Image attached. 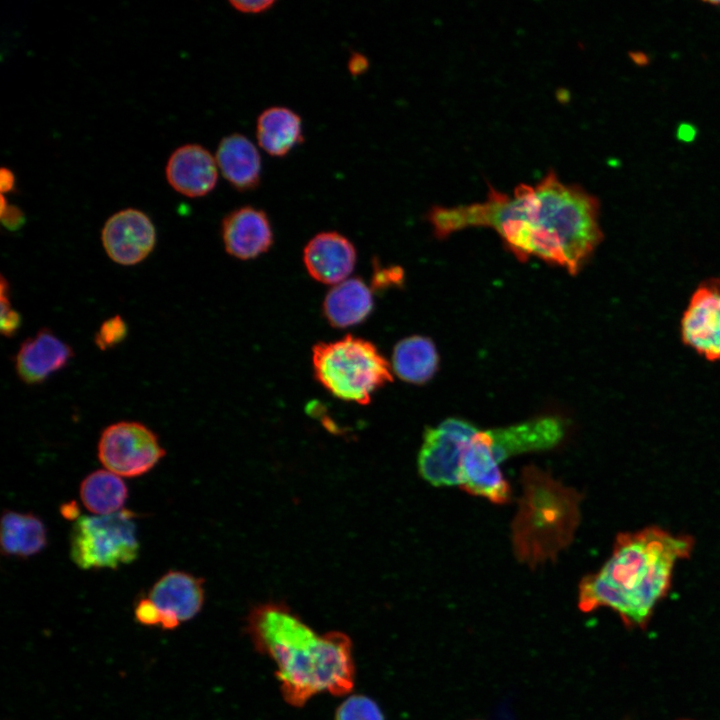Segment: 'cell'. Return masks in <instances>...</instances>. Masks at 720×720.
Instances as JSON below:
<instances>
[{
	"instance_id": "cell-1",
	"label": "cell",
	"mask_w": 720,
	"mask_h": 720,
	"mask_svg": "<svg viewBox=\"0 0 720 720\" xmlns=\"http://www.w3.org/2000/svg\"><path fill=\"white\" fill-rule=\"evenodd\" d=\"M488 187L480 202L433 206L427 220L434 234L446 238L467 228H490L519 260L537 257L570 274L580 271L602 241L598 198L563 182L553 169L511 195Z\"/></svg>"
},
{
	"instance_id": "cell-2",
	"label": "cell",
	"mask_w": 720,
	"mask_h": 720,
	"mask_svg": "<svg viewBox=\"0 0 720 720\" xmlns=\"http://www.w3.org/2000/svg\"><path fill=\"white\" fill-rule=\"evenodd\" d=\"M246 631L255 649L275 663V675L287 704L299 708L318 693L343 696L353 690V647L345 633L317 634L278 602L254 607L247 617Z\"/></svg>"
},
{
	"instance_id": "cell-3",
	"label": "cell",
	"mask_w": 720,
	"mask_h": 720,
	"mask_svg": "<svg viewBox=\"0 0 720 720\" xmlns=\"http://www.w3.org/2000/svg\"><path fill=\"white\" fill-rule=\"evenodd\" d=\"M693 547L692 537L657 526L618 534L602 567L580 581L579 609L609 608L625 626L645 627L670 590L676 564L687 559Z\"/></svg>"
},
{
	"instance_id": "cell-4",
	"label": "cell",
	"mask_w": 720,
	"mask_h": 720,
	"mask_svg": "<svg viewBox=\"0 0 720 720\" xmlns=\"http://www.w3.org/2000/svg\"><path fill=\"white\" fill-rule=\"evenodd\" d=\"M523 493L512 522L516 558L534 568L554 561L573 540L582 495L533 465L521 473Z\"/></svg>"
},
{
	"instance_id": "cell-5",
	"label": "cell",
	"mask_w": 720,
	"mask_h": 720,
	"mask_svg": "<svg viewBox=\"0 0 720 720\" xmlns=\"http://www.w3.org/2000/svg\"><path fill=\"white\" fill-rule=\"evenodd\" d=\"M312 363L315 378L329 393L361 405L393 379L392 368L377 347L351 335L316 344Z\"/></svg>"
},
{
	"instance_id": "cell-6",
	"label": "cell",
	"mask_w": 720,
	"mask_h": 720,
	"mask_svg": "<svg viewBox=\"0 0 720 720\" xmlns=\"http://www.w3.org/2000/svg\"><path fill=\"white\" fill-rule=\"evenodd\" d=\"M136 515L120 510L110 515L81 516L72 525L70 556L81 569H116L137 559Z\"/></svg>"
},
{
	"instance_id": "cell-7",
	"label": "cell",
	"mask_w": 720,
	"mask_h": 720,
	"mask_svg": "<svg viewBox=\"0 0 720 720\" xmlns=\"http://www.w3.org/2000/svg\"><path fill=\"white\" fill-rule=\"evenodd\" d=\"M479 430L460 418H447L437 427H427L418 454V470L434 486L461 484L465 450Z\"/></svg>"
},
{
	"instance_id": "cell-8",
	"label": "cell",
	"mask_w": 720,
	"mask_h": 720,
	"mask_svg": "<svg viewBox=\"0 0 720 720\" xmlns=\"http://www.w3.org/2000/svg\"><path fill=\"white\" fill-rule=\"evenodd\" d=\"M165 455L157 435L134 421L114 423L101 434L98 457L111 472L136 477L150 471Z\"/></svg>"
},
{
	"instance_id": "cell-9",
	"label": "cell",
	"mask_w": 720,
	"mask_h": 720,
	"mask_svg": "<svg viewBox=\"0 0 720 720\" xmlns=\"http://www.w3.org/2000/svg\"><path fill=\"white\" fill-rule=\"evenodd\" d=\"M683 342L709 361H720V279L702 282L682 315Z\"/></svg>"
},
{
	"instance_id": "cell-10",
	"label": "cell",
	"mask_w": 720,
	"mask_h": 720,
	"mask_svg": "<svg viewBox=\"0 0 720 720\" xmlns=\"http://www.w3.org/2000/svg\"><path fill=\"white\" fill-rule=\"evenodd\" d=\"M101 241L112 261L131 266L143 261L153 251L156 229L143 211L126 208L106 220L101 231Z\"/></svg>"
},
{
	"instance_id": "cell-11",
	"label": "cell",
	"mask_w": 720,
	"mask_h": 720,
	"mask_svg": "<svg viewBox=\"0 0 720 720\" xmlns=\"http://www.w3.org/2000/svg\"><path fill=\"white\" fill-rule=\"evenodd\" d=\"M204 580L183 571H169L151 587L148 598L161 613L163 630H174L201 610Z\"/></svg>"
},
{
	"instance_id": "cell-12",
	"label": "cell",
	"mask_w": 720,
	"mask_h": 720,
	"mask_svg": "<svg viewBox=\"0 0 720 720\" xmlns=\"http://www.w3.org/2000/svg\"><path fill=\"white\" fill-rule=\"evenodd\" d=\"M498 464L491 449L488 431H478L463 456L461 488L495 504L508 503L511 489Z\"/></svg>"
},
{
	"instance_id": "cell-13",
	"label": "cell",
	"mask_w": 720,
	"mask_h": 720,
	"mask_svg": "<svg viewBox=\"0 0 720 720\" xmlns=\"http://www.w3.org/2000/svg\"><path fill=\"white\" fill-rule=\"evenodd\" d=\"M487 431L493 455L500 463L524 452L557 446L565 436L566 423L557 416H541Z\"/></svg>"
},
{
	"instance_id": "cell-14",
	"label": "cell",
	"mask_w": 720,
	"mask_h": 720,
	"mask_svg": "<svg viewBox=\"0 0 720 720\" xmlns=\"http://www.w3.org/2000/svg\"><path fill=\"white\" fill-rule=\"evenodd\" d=\"M165 174L170 186L187 197H202L210 193L218 180V165L203 146L186 144L169 157Z\"/></svg>"
},
{
	"instance_id": "cell-15",
	"label": "cell",
	"mask_w": 720,
	"mask_h": 720,
	"mask_svg": "<svg viewBox=\"0 0 720 720\" xmlns=\"http://www.w3.org/2000/svg\"><path fill=\"white\" fill-rule=\"evenodd\" d=\"M73 356L70 345L43 328L21 344L14 359L15 370L24 383L40 384L66 367Z\"/></svg>"
},
{
	"instance_id": "cell-16",
	"label": "cell",
	"mask_w": 720,
	"mask_h": 720,
	"mask_svg": "<svg viewBox=\"0 0 720 720\" xmlns=\"http://www.w3.org/2000/svg\"><path fill=\"white\" fill-rule=\"evenodd\" d=\"M221 235L227 253L241 260L256 258L273 243L267 214L252 206H243L228 213L222 221Z\"/></svg>"
},
{
	"instance_id": "cell-17",
	"label": "cell",
	"mask_w": 720,
	"mask_h": 720,
	"mask_svg": "<svg viewBox=\"0 0 720 720\" xmlns=\"http://www.w3.org/2000/svg\"><path fill=\"white\" fill-rule=\"evenodd\" d=\"M303 260L309 275L324 284L336 285L354 269L356 250L352 242L338 232H322L305 246Z\"/></svg>"
},
{
	"instance_id": "cell-18",
	"label": "cell",
	"mask_w": 720,
	"mask_h": 720,
	"mask_svg": "<svg viewBox=\"0 0 720 720\" xmlns=\"http://www.w3.org/2000/svg\"><path fill=\"white\" fill-rule=\"evenodd\" d=\"M223 177L238 191L256 189L261 181V156L245 135L233 133L219 142L216 156Z\"/></svg>"
},
{
	"instance_id": "cell-19",
	"label": "cell",
	"mask_w": 720,
	"mask_h": 720,
	"mask_svg": "<svg viewBox=\"0 0 720 720\" xmlns=\"http://www.w3.org/2000/svg\"><path fill=\"white\" fill-rule=\"evenodd\" d=\"M373 309L371 289L359 278H348L332 287L323 301V313L335 328L364 321Z\"/></svg>"
},
{
	"instance_id": "cell-20",
	"label": "cell",
	"mask_w": 720,
	"mask_h": 720,
	"mask_svg": "<svg viewBox=\"0 0 720 720\" xmlns=\"http://www.w3.org/2000/svg\"><path fill=\"white\" fill-rule=\"evenodd\" d=\"M256 138L268 155L284 157L303 141L302 119L290 108L269 107L257 118Z\"/></svg>"
},
{
	"instance_id": "cell-21",
	"label": "cell",
	"mask_w": 720,
	"mask_h": 720,
	"mask_svg": "<svg viewBox=\"0 0 720 720\" xmlns=\"http://www.w3.org/2000/svg\"><path fill=\"white\" fill-rule=\"evenodd\" d=\"M438 367L439 355L428 337H406L393 349L392 370L405 382L424 384L434 376Z\"/></svg>"
},
{
	"instance_id": "cell-22",
	"label": "cell",
	"mask_w": 720,
	"mask_h": 720,
	"mask_svg": "<svg viewBox=\"0 0 720 720\" xmlns=\"http://www.w3.org/2000/svg\"><path fill=\"white\" fill-rule=\"evenodd\" d=\"M0 542L3 555L30 557L45 548L47 531L34 514L6 510L1 519Z\"/></svg>"
},
{
	"instance_id": "cell-23",
	"label": "cell",
	"mask_w": 720,
	"mask_h": 720,
	"mask_svg": "<svg viewBox=\"0 0 720 720\" xmlns=\"http://www.w3.org/2000/svg\"><path fill=\"white\" fill-rule=\"evenodd\" d=\"M80 496L90 512L110 515L120 511L127 499L128 490L119 475L109 470H97L82 481Z\"/></svg>"
},
{
	"instance_id": "cell-24",
	"label": "cell",
	"mask_w": 720,
	"mask_h": 720,
	"mask_svg": "<svg viewBox=\"0 0 720 720\" xmlns=\"http://www.w3.org/2000/svg\"><path fill=\"white\" fill-rule=\"evenodd\" d=\"M334 720H384V716L369 697L352 695L337 708Z\"/></svg>"
},
{
	"instance_id": "cell-25",
	"label": "cell",
	"mask_w": 720,
	"mask_h": 720,
	"mask_svg": "<svg viewBox=\"0 0 720 720\" xmlns=\"http://www.w3.org/2000/svg\"><path fill=\"white\" fill-rule=\"evenodd\" d=\"M126 322L120 315L105 320L95 335V344L103 351L120 344L127 336Z\"/></svg>"
},
{
	"instance_id": "cell-26",
	"label": "cell",
	"mask_w": 720,
	"mask_h": 720,
	"mask_svg": "<svg viewBox=\"0 0 720 720\" xmlns=\"http://www.w3.org/2000/svg\"><path fill=\"white\" fill-rule=\"evenodd\" d=\"M21 315L12 308L9 297V283L1 278V318L0 329L5 337H12L21 326Z\"/></svg>"
},
{
	"instance_id": "cell-27",
	"label": "cell",
	"mask_w": 720,
	"mask_h": 720,
	"mask_svg": "<svg viewBox=\"0 0 720 720\" xmlns=\"http://www.w3.org/2000/svg\"><path fill=\"white\" fill-rule=\"evenodd\" d=\"M403 280V271L400 267H380L375 265L372 277V286L375 289H384L398 286Z\"/></svg>"
},
{
	"instance_id": "cell-28",
	"label": "cell",
	"mask_w": 720,
	"mask_h": 720,
	"mask_svg": "<svg viewBox=\"0 0 720 720\" xmlns=\"http://www.w3.org/2000/svg\"><path fill=\"white\" fill-rule=\"evenodd\" d=\"M135 620L145 626L161 624V613L156 605L147 597L140 599L134 609Z\"/></svg>"
},
{
	"instance_id": "cell-29",
	"label": "cell",
	"mask_w": 720,
	"mask_h": 720,
	"mask_svg": "<svg viewBox=\"0 0 720 720\" xmlns=\"http://www.w3.org/2000/svg\"><path fill=\"white\" fill-rule=\"evenodd\" d=\"M1 220L8 229H18L24 222V215L20 209L6 203L2 196L1 200Z\"/></svg>"
},
{
	"instance_id": "cell-30",
	"label": "cell",
	"mask_w": 720,
	"mask_h": 720,
	"mask_svg": "<svg viewBox=\"0 0 720 720\" xmlns=\"http://www.w3.org/2000/svg\"><path fill=\"white\" fill-rule=\"evenodd\" d=\"M230 5L244 14H261L270 10L276 3L274 0L230 1Z\"/></svg>"
},
{
	"instance_id": "cell-31",
	"label": "cell",
	"mask_w": 720,
	"mask_h": 720,
	"mask_svg": "<svg viewBox=\"0 0 720 720\" xmlns=\"http://www.w3.org/2000/svg\"><path fill=\"white\" fill-rule=\"evenodd\" d=\"M368 67L369 60L365 55L359 52H353L350 55L347 62V68L353 76H359L365 73L368 70Z\"/></svg>"
},
{
	"instance_id": "cell-32",
	"label": "cell",
	"mask_w": 720,
	"mask_h": 720,
	"mask_svg": "<svg viewBox=\"0 0 720 720\" xmlns=\"http://www.w3.org/2000/svg\"><path fill=\"white\" fill-rule=\"evenodd\" d=\"M14 182L15 178L13 173L9 169L3 167L1 169V191L4 193L12 190Z\"/></svg>"
},
{
	"instance_id": "cell-33",
	"label": "cell",
	"mask_w": 720,
	"mask_h": 720,
	"mask_svg": "<svg viewBox=\"0 0 720 720\" xmlns=\"http://www.w3.org/2000/svg\"><path fill=\"white\" fill-rule=\"evenodd\" d=\"M694 135H695V130H694V128H693V127L691 128V127H689L688 125H685V126L682 125V126L679 127V129H678V136H679L680 139H683V140H686V141H687V140H691V139L694 137Z\"/></svg>"
},
{
	"instance_id": "cell-34",
	"label": "cell",
	"mask_w": 720,
	"mask_h": 720,
	"mask_svg": "<svg viewBox=\"0 0 720 720\" xmlns=\"http://www.w3.org/2000/svg\"><path fill=\"white\" fill-rule=\"evenodd\" d=\"M707 3L714 6H720V1H709Z\"/></svg>"
}]
</instances>
